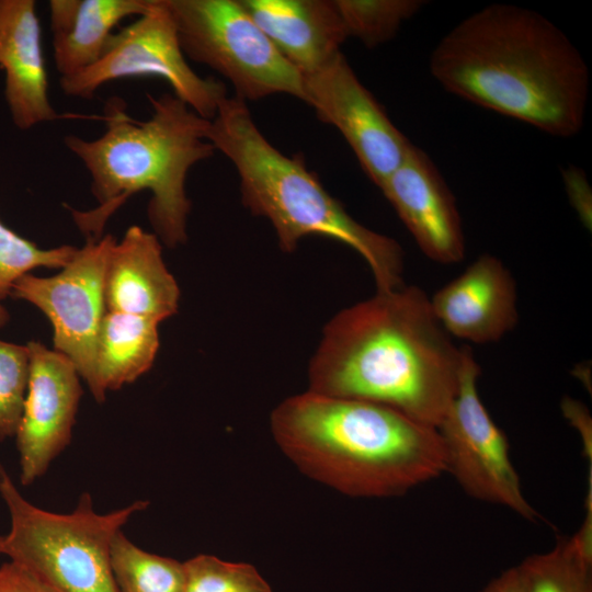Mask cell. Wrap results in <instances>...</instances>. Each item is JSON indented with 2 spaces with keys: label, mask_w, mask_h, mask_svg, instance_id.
Here are the masks:
<instances>
[{
  "label": "cell",
  "mask_w": 592,
  "mask_h": 592,
  "mask_svg": "<svg viewBox=\"0 0 592 592\" xmlns=\"http://www.w3.org/2000/svg\"><path fill=\"white\" fill-rule=\"evenodd\" d=\"M9 312L0 303V328L7 325L9 321Z\"/></svg>",
  "instance_id": "f546056e"
},
{
  "label": "cell",
  "mask_w": 592,
  "mask_h": 592,
  "mask_svg": "<svg viewBox=\"0 0 592 592\" xmlns=\"http://www.w3.org/2000/svg\"><path fill=\"white\" fill-rule=\"evenodd\" d=\"M0 496L10 514V530L0 535V556L57 592H118L111 546L129 519L147 509V500L101 514L84 492L70 513L46 511L21 494L1 462Z\"/></svg>",
  "instance_id": "8992f818"
},
{
  "label": "cell",
  "mask_w": 592,
  "mask_h": 592,
  "mask_svg": "<svg viewBox=\"0 0 592 592\" xmlns=\"http://www.w3.org/2000/svg\"><path fill=\"white\" fill-rule=\"evenodd\" d=\"M348 37L367 48L392 39L403 22L426 3L423 0H333Z\"/></svg>",
  "instance_id": "44dd1931"
},
{
  "label": "cell",
  "mask_w": 592,
  "mask_h": 592,
  "mask_svg": "<svg viewBox=\"0 0 592 592\" xmlns=\"http://www.w3.org/2000/svg\"><path fill=\"white\" fill-rule=\"evenodd\" d=\"M29 382L15 433L20 481L30 486L69 446L82 396L73 363L38 341H30Z\"/></svg>",
  "instance_id": "7c38bea8"
},
{
  "label": "cell",
  "mask_w": 592,
  "mask_h": 592,
  "mask_svg": "<svg viewBox=\"0 0 592 592\" xmlns=\"http://www.w3.org/2000/svg\"><path fill=\"white\" fill-rule=\"evenodd\" d=\"M179 285L162 257L153 232L130 226L115 241L104 276L106 311L137 315L159 323L178 311Z\"/></svg>",
  "instance_id": "2e32d148"
},
{
  "label": "cell",
  "mask_w": 592,
  "mask_h": 592,
  "mask_svg": "<svg viewBox=\"0 0 592 592\" xmlns=\"http://www.w3.org/2000/svg\"><path fill=\"white\" fill-rule=\"evenodd\" d=\"M0 69L13 124L22 130L55 121L42 29L34 0H0Z\"/></svg>",
  "instance_id": "9a60e30c"
},
{
  "label": "cell",
  "mask_w": 592,
  "mask_h": 592,
  "mask_svg": "<svg viewBox=\"0 0 592 592\" xmlns=\"http://www.w3.org/2000/svg\"><path fill=\"white\" fill-rule=\"evenodd\" d=\"M207 139L232 162L243 206L272 224L284 252H293L305 237H328L365 260L377 292L403 285L399 243L356 221L306 167L303 156H285L269 143L244 100L227 96L220 103Z\"/></svg>",
  "instance_id": "5b68a950"
},
{
  "label": "cell",
  "mask_w": 592,
  "mask_h": 592,
  "mask_svg": "<svg viewBox=\"0 0 592 592\" xmlns=\"http://www.w3.org/2000/svg\"><path fill=\"white\" fill-rule=\"evenodd\" d=\"M0 592H57L19 563L8 560L0 566Z\"/></svg>",
  "instance_id": "4316f807"
},
{
  "label": "cell",
  "mask_w": 592,
  "mask_h": 592,
  "mask_svg": "<svg viewBox=\"0 0 592 592\" xmlns=\"http://www.w3.org/2000/svg\"><path fill=\"white\" fill-rule=\"evenodd\" d=\"M183 592H272L250 563L201 554L183 562Z\"/></svg>",
  "instance_id": "603a6c76"
},
{
  "label": "cell",
  "mask_w": 592,
  "mask_h": 592,
  "mask_svg": "<svg viewBox=\"0 0 592 592\" xmlns=\"http://www.w3.org/2000/svg\"><path fill=\"white\" fill-rule=\"evenodd\" d=\"M27 382V346L0 340V442L15 436Z\"/></svg>",
  "instance_id": "d4e9b609"
},
{
  "label": "cell",
  "mask_w": 592,
  "mask_h": 592,
  "mask_svg": "<svg viewBox=\"0 0 592 592\" xmlns=\"http://www.w3.org/2000/svg\"><path fill=\"white\" fill-rule=\"evenodd\" d=\"M515 281L503 262L489 253L430 298L432 311L449 337L483 344L499 341L517 323Z\"/></svg>",
  "instance_id": "5bb4252c"
},
{
  "label": "cell",
  "mask_w": 592,
  "mask_h": 592,
  "mask_svg": "<svg viewBox=\"0 0 592 592\" xmlns=\"http://www.w3.org/2000/svg\"><path fill=\"white\" fill-rule=\"evenodd\" d=\"M563 184L571 206L584 227L592 226V190L583 170L568 166L561 171Z\"/></svg>",
  "instance_id": "484cf974"
},
{
  "label": "cell",
  "mask_w": 592,
  "mask_h": 592,
  "mask_svg": "<svg viewBox=\"0 0 592 592\" xmlns=\"http://www.w3.org/2000/svg\"><path fill=\"white\" fill-rule=\"evenodd\" d=\"M239 1L301 76L332 59L348 38L333 0Z\"/></svg>",
  "instance_id": "e0dca14e"
},
{
  "label": "cell",
  "mask_w": 592,
  "mask_h": 592,
  "mask_svg": "<svg viewBox=\"0 0 592 592\" xmlns=\"http://www.w3.org/2000/svg\"><path fill=\"white\" fill-rule=\"evenodd\" d=\"M464 346L417 286L376 292L325 326L308 367L314 392L391 408L436 428L460 380Z\"/></svg>",
  "instance_id": "7a4b0ae2"
},
{
  "label": "cell",
  "mask_w": 592,
  "mask_h": 592,
  "mask_svg": "<svg viewBox=\"0 0 592 592\" xmlns=\"http://www.w3.org/2000/svg\"><path fill=\"white\" fill-rule=\"evenodd\" d=\"M480 366L469 346L457 392L436 426L441 436L446 471L473 498L503 505L535 521L536 510L523 494L520 477L510 459L504 432L483 406L477 388Z\"/></svg>",
  "instance_id": "9c48e42d"
},
{
  "label": "cell",
  "mask_w": 592,
  "mask_h": 592,
  "mask_svg": "<svg viewBox=\"0 0 592 592\" xmlns=\"http://www.w3.org/2000/svg\"><path fill=\"white\" fill-rule=\"evenodd\" d=\"M561 411L580 434L583 452L590 464L592 463V419L589 409L579 400L566 397L561 401Z\"/></svg>",
  "instance_id": "83f0119b"
},
{
  "label": "cell",
  "mask_w": 592,
  "mask_h": 592,
  "mask_svg": "<svg viewBox=\"0 0 592 592\" xmlns=\"http://www.w3.org/2000/svg\"><path fill=\"white\" fill-rule=\"evenodd\" d=\"M111 568L118 592H183L184 589L183 562L141 549L122 531L111 546Z\"/></svg>",
  "instance_id": "ffe728a7"
},
{
  "label": "cell",
  "mask_w": 592,
  "mask_h": 592,
  "mask_svg": "<svg viewBox=\"0 0 592 592\" xmlns=\"http://www.w3.org/2000/svg\"><path fill=\"white\" fill-rule=\"evenodd\" d=\"M132 77L166 80L177 98L209 121L227 98L221 81L203 78L189 65L163 0H153L149 11L114 33L96 62L59 83L66 95L91 99L106 82Z\"/></svg>",
  "instance_id": "ba28073f"
},
{
  "label": "cell",
  "mask_w": 592,
  "mask_h": 592,
  "mask_svg": "<svg viewBox=\"0 0 592 592\" xmlns=\"http://www.w3.org/2000/svg\"><path fill=\"white\" fill-rule=\"evenodd\" d=\"M159 322L146 317L106 311L100 327L91 395L104 402L107 391L121 389L147 373L159 349Z\"/></svg>",
  "instance_id": "d6986e66"
},
{
  "label": "cell",
  "mask_w": 592,
  "mask_h": 592,
  "mask_svg": "<svg viewBox=\"0 0 592 592\" xmlns=\"http://www.w3.org/2000/svg\"><path fill=\"white\" fill-rule=\"evenodd\" d=\"M270 426L301 473L346 496H401L446 471L437 429L385 406L307 390L278 403Z\"/></svg>",
  "instance_id": "3957f363"
},
{
  "label": "cell",
  "mask_w": 592,
  "mask_h": 592,
  "mask_svg": "<svg viewBox=\"0 0 592 592\" xmlns=\"http://www.w3.org/2000/svg\"><path fill=\"white\" fill-rule=\"evenodd\" d=\"M111 235L88 239L56 275L38 277L30 273L15 281L10 295L37 307L53 326V349L68 357L86 382L94 384L96 343L106 312L104 276Z\"/></svg>",
  "instance_id": "30bf717a"
},
{
  "label": "cell",
  "mask_w": 592,
  "mask_h": 592,
  "mask_svg": "<svg viewBox=\"0 0 592 592\" xmlns=\"http://www.w3.org/2000/svg\"><path fill=\"white\" fill-rule=\"evenodd\" d=\"M186 57L226 77L236 96L301 100V75L283 57L239 0H163Z\"/></svg>",
  "instance_id": "52a82bcc"
},
{
  "label": "cell",
  "mask_w": 592,
  "mask_h": 592,
  "mask_svg": "<svg viewBox=\"0 0 592 592\" xmlns=\"http://www.w3.org/2000/svg\"><path fill=\"white\" fill-rule=\"evenodd\" d=\"M379 190L428 258L443 264L463 260L465 236L455 196L426 152L412 145Z\"/></svg>",
  "instance_id": "4fadbf2b"
},
{
  "label": "cell",
  "mask_w": 592,
  "mask_h": 592,
  "mask_svg": "<svg viewBox=\"0 0 592 592\" xmlns=\"http://www.w3.org/2000/svg\"><path fill=\"white\" fill-rule=\"evenodd\" d=\"M517 568L525 592H592L591 567L563 539L548 553L527 557Z\"/></svg>",
  "instance_id": "7402d4cb"
},
{
  "label": "cell",
  "mask_w": 592,
  "mask_h": 592,
  "mask_svg": "<svg viewBox=\"0 0 592 592\" xmlns=\"http://www.w3.org/2000/svg\"><path fill=\"white\" fill-rule=\"evenodd\" d=\"M301 101L334 126L378 187L402 163L413 144L392 124L340 52L301 76Z\"/></svg>",
  "instance_id": "8fae6325"
},
{
  "label": "cell",
  "mask_w": 592,
  "mask_h": 592,
  "mask_svg": "<svg viewBox=\"0 0 592 592\" xmlns=\"http://www.w3.org/2000/svg\"><path fill=\"white\" fill-rule=\"evenodd\" d=\"M77 248L60 246L42 249L8 228L0 220V300L10 295L16 280L36 267H64Z\"/></svg>",
  "instance_id": "cb8c5ba5"
},
{
  "label": "cell",
  "mask_w": 592,
  "mask_h": 592,
  "mask_svg": "<svg viewBox=\"0 0 592 592\" xmlns=\"http://www.w3.org/2000/svg\"><path fill=\"white\" fill-rule=\"evenodd\" d=\"M481 592H525L517 567L503 571L491 580Z\"/></svg>",
  "instance_id": "f1b7e54d"
},
{
  "label": "cell",
  "mask_w": 592,
  "mask_h": 592,
  "mask_svg": "<svg viewBox=\"0 0 592 592\" xmlns=\"http://www.w3.org/2000/svg\"><path fill=\"white\" fill-rule=\"evenodd\" d=\"M151 115L134 119L119 98L106 102L104 133L92 140L65 136V146L84 166L98 206L71 209L88 239H99L110 217L133 195L150 192L147 214L160 242L175 248L187 240L191 201L185 182L196 163L212 157L207 139L209 119L193 111L173 93L147 95Z\"/></svg>",
  "instance_id": "277c9868"
},
{
  "label": "cell",
  "mask_w": 592,
  "mask_h": 592,
  "mask_svg": "<svg viewBox=\"0 0 592 592\" xmlns=\"http://www.w3.org/2000/svg\"><path fill=\"white\" fill-rule=\"evenodd\" d=\"M153 0H50L54 62L60 77L78 73L99 60L114 29L140 16Z\"/></svg>",
  "instance_id": "ac0fdd59"
},
{
  "label": "cell",
  "mask_w": 592,
  "mask_h": 592,
  "mask_svg": "<svg viewBox=\"0 0 592 592\" xmlns=\"http://www.w3.org/2000/svg\"><path fill=\"white\" fill-rule=\"evenodd\" d=\"M430 71L447 92L550 136L583 127L588 64L537 11L492 3L471 13L440 39Z\"/></svg>",
  "instance_id": "6da1fadb"
}]
</instances>
